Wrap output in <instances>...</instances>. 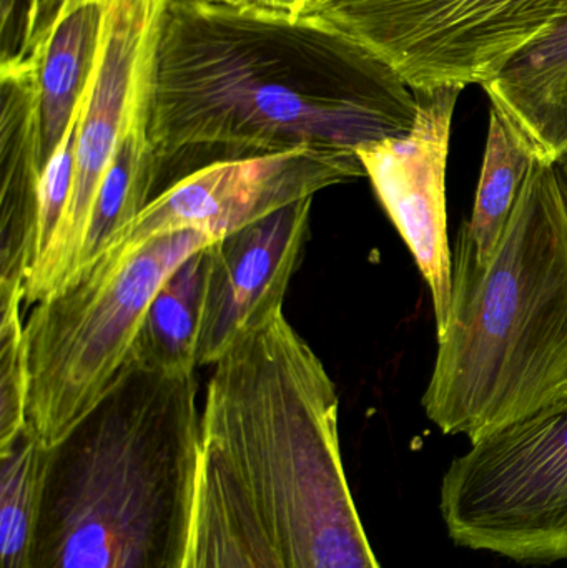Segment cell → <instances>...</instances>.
<instances>
[{"label":"cell","instance_id":"6da1fadb","mask_svg":"<svg viewBox=\"0 0 567 568\" xmlns=\"http://www.w3.org/2000/svg\"><path fill=\"white\" fill-rule=\"evenodd\" d=\"M416 110L386 63L308 17L219 0H170L163 12L149 97L162 172L296 149L358 153L406 135Z\"/></svg>","mask_w":567,"mask_h":568},{"label":"cell","instance_id":"7a4b0ae2","mask_svg":"<svg viewBox=\"0 0 567 568\" xmlns=\"http://www.w3.org/2000/svg\"><path fill=\"white\" fill-rule=\"evenodd\" d=\"M202 464L195 373L129 359L47 447L29 568H185Z\"/></svg>","mask_w":567,"mask_h":568},{"label":"cell","instance_id":"3957f363","mask_svg":"<svg viewBox=\"0 0 567 568\" xmlns=\"http://www.w3.org/2000/svg\"><path fill=\"white\" fill-rule=\"evenodd\" d=\"M322 359L285 314L213 366L202 436L239 473L283 568H382L356 513Z\"/></svg>","mask_w":567,"mask_h":568},{"label":"cell","instance_id":"277c9868","mask_svg":"<svg viewBox=\"0 0 567 568\" xmlns=\"http://www.w3.org/2000/svg\"><path fill=\"white\" fill-rule=\"evenodd\" d=\"M567 379V199L536 160L485 265L458 240L448 323L422 403L446 436L476 440L558 396Z\"/></svg>","mask_w":567,"mask_h":568},{"label":"cell","instance_id":"5b68a950","mask_svg":"<svg viewBox=\"0 0 567 568\" xmlns=\"http://www.w3.org/2000/svg\"><path fill=\"white\" fill-rule=\"evenodd\" d=\"M216 242L200 232L152 240L132 255L100 260L26 316L29 424L55 446L129 363L153 297L190 256Z\"/></svg>","mask_w":567,"mask_h":568},{"label":"cell","instance_id":"8992f818","mask_svg":"<svg viewBox=\"0 0 567 568\" xmlns=\"http://www.w3.org/2000/svg\"><path fill=\"white\" fill-rule=\"evenodd\" d=\"M453 542L519 564L567 559V404L472 440L442 484Z\"/></svg>","mask_w":567,"mask_h":568},{"label":"cell","instance_id":"52a82bcc","mask_svg":"<svg viewBox=\"0 0 567 568\" xmlns=\"http://www.w3.org/2000/svg\"><path fill=\"white\" fill-rule=\"evenodd\" d=\"M567 0H308L316 20L389 67L413 92L492 82Z\"/></svg>","mask_w":567,"mask_h":568},{"label":"cell","instance_id":"ba28073f","mask_svg":"<svg viewBox=\"0 0 567 568\" xmlns=\"http://www.w3.org/2000/svg\"><path fill=\"white\" fill-rule=\"evenodd\" d=\"M170 0H109L102 47L73 139V176L59 226L26 283L33 306L72 282L79 270L97 190L139 100L149 92L153 53Z\"/></svg>","mask_w":567,"mask_h":568},{"label":"cell","instance_id":"9c48e42d","mask_svg":"<svg viewBox=\"0 0 567 568\" xmlns=\"http://www.w3.org/2000/svg\"><path fill=\"white\" fill-rule=\"evenodd\" d=\"M365 176L358 153L333 150L296 149L210 163L153 196L95 262L123 258L175 233L223 239L322 190Z\"/></svg>","mask_w":567,"mask_h":568},{"label":"cell","instance_id":"30bf717a","mask_svg":"<svg viewBox=\"0 0 567 568\" xmlns=\"http://www.w3.org/2000/svg\"><path fill=\"white\" fill-rule=\"evenodd\" d=\"M462 92L456 87L415 92L418 110L412 130L358 150L366 179L428 284L436 334L445 329L452 307L446 166Z\"/></svg>","mask_w":567,"mask_h":568},{"label":"cell","instance_id":"8fae6325","mask_svg":"<svg viewBox=\"0 0 567 568\" xmlns=\"http://www.w3.org/2000/svg\"><path fill=\"white\" fill-rule=\"evenodd\" d=\"M312 200L285 206L203 250L196 366H215L240 337L283 313L308 242Z\"/></svg>","mask_w":567,"mask_h":568},{"label":"cell","instance_id":"7c38bea8","mask_svg":"<svg viewBox=\"0 0 567 568\" xmlns=\"http://www.w3.org/2000/svg\"><path fill=\"white\" fill-rule=\"evenodd\" d=\"M0 293L26 296L45 172L29 60L0 65Z\"/></svg>","mask_w":567,"mask_h":568},{"label":"cell","instance_id":"4fadbf2b","mask_svg":"<svg viewBox=\"0 0 567 568\" xmlns=\"http://www.w3.org/2000/svg\"><path fill=\"white\" fill-rule=\"evenodd\" d=\"M483 89L543 162H558L567 152V9Z\"/></svg>","mask_w":567,"mask_h":568},{"label":"cell","instance_id":"5bb4252c","mask_svg":"<svg viewBox=\"0 0 567 568\" xmlns=\"http://www.w3.org/2000/svg\"><path fill=\"white\" fill-rule=\"evenodd\" d=\"M185 568H283L235 467L203 436Z\"/></svg>","mask_w":567,"mask_h":568},{"label":"cell","instance_id":"9a60e30c","mask_svg":"<svg viewBox=\"0 0 567 568\" xmlns=\"http://www.w3.org/2000/svg\"><path fill=\"white\" fill-rule=\"evenodd\" d=\"M107 2L109 0L72 3L45 43L29 59L45 166L75 122L92 83L102 47Z\"/></svg>","mask_w":567,"mask_h":568},{"label":"cell","instance_id":"2e32d148","mask_svg":"<svg viewBox=\"0 0 567 568\" xmlns=\"http://www.w3.org/2000/svg\"><path fill=\"white\" fill-rule=\"evenodd\" d=\"M149 97L150 89L130 113L97 190L75 276L92 265L109 248L117 233L143 212L152 200L153 186L162 175V166L149 136Z\"/></svg>","mask_w":567,"mask_h":568},{"label":"cell","instance_id":"e0dca14e","mask_svg":"<svg viewBox=\"0 0 567 568\" xmlns=\"http://www.w3.org/2000/svg\"><path fill=\"white\" fill-rule=\"evenodd\" d=\"M538 159L535 146L522 130L492 105L475 206L472 219L459 233V240L478 265H485L495 253Z\"/></svg>","mask_w":567,"mask_h":568},{"label":"cell","instance_id":"ac0fdd59","mask_svg":"<svg viewBox=\"0 0 567 568\" xmlns=\"http://www.w3.org/2000/svg\"><path fill=\"white\" fill-rule=\"evenodd\" d=\"M203 250L190 256L153 297L130 361L156 373H195Z\"/></svg>","mask_w":567,"mask_h":568},{"label":"cell","instance_id":"d6986e66","mask_svg":"<svg viewBox=\"0 0 567 568\" xmlns=\"http://www.w3.org/2000/svg\"><path fill=\"white\" fill-rule=\"evenodd\" d=\"M47 447L32 426L0 449V568H29Z\"/></svg>","mask_w":567,"mask_h":568},{"label":"cell","instance_id":"ffe728a7","mask_svg":"<svg viewBox=\"0 0 567 568\" xmlns=\"http://www.w3.org/2000/svg\"><path fill=\"white\" fill-rule=\"evenodd\" d=\"M26 296L0 294V449L29 426L30 366Z\"/></svg>","mask_w":567,"mask_h":568},{"label":"cell","instance_id":"44dd1931","mask_svg":"<svg viewBox=\"0 0 567 568\" xmlns=\"http://www.w3.org/2000/svg\"><path fill=\"white\" fill-rule=\"evenodd\" d=\"M0 65L36 55L65 10L79 0H0Z\"/></svg>","mask_w":567,"mask_h":568},{"label":"cell","instance_id":"7402d4cb","mask_svg":"<svg viewBox=\"0 0 567 568\" xmlns=\"http://www.w3.org/2000/svg\"><path fill=\"white\" fill-rule=\"evenodd\" d=\"M75 125L77 119L70 125L69 132L65 133L53 155L50 156L49 162H47L45 172H43L42 189H40L39 236H37L36 262L42 255L47 245H49L50 240H52L60 219H62L67 202H69L73 176Z\"/></svg>","mask_w":567,"mask_h":568},{"label":"cell","instance_id":"603a6c76","mask_svg":"<svg viewBox=\"0 0 567 568\" xmlns=\"http://www.w3.org/2000/svg\"><path fill=\"white\" fill-rule=\"evenodd\" d=\"M245 3H253L262 9L286 13V16L302 17L308 6V0H246Z\"/></svg>","mask_w":567,"mask_h":568},{"label":"cell","instance_id":"cb8c5ba5","mask_svg":"<svg viewBox=\"0 0 567 568\" xmlns=\"http://www.w3.org/2000/svg\"><path fill=\"white\" fill-rule=\"evenodd\" d=\"M555 166L556 172H558L559 182L563 185V192H565L567 199V152L555 163Z\"/></svg>","mask_w":567,"mask_h":568},{"label":"cell","instance_id":"d4e9b609","mask_svg":"<svg viewBox=\"0 0 567 568\" xmlns=\"http://www.w3.org/2000/svg\"><path fill=\"white\" fill-rule=\"evenodd\" d=\"M551 404H567V379L559 389L558 396L555 397Z\"/></svg>","mask_w":567,"mask_h":568},{"label":"cell","instance_id":"484cf974","mask_svg":"<svg viewBox=\"0 0 567 568\" xmlns=\"http://www.w3.org/2000/svg\"><path fill=\"white\" fill-rule=\"evenodd\" d=\"M219 2H235V3L242 2V3H245L246 0H219Z\"/></svg>","mask_w":567,"mask_h":568}]
</instances>
